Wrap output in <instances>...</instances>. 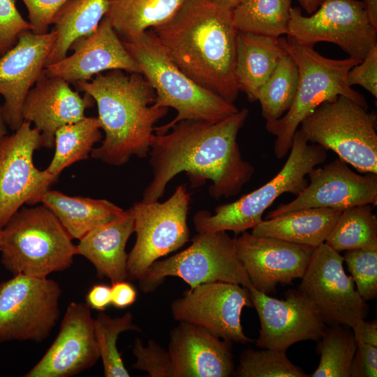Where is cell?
<instances>
[{"mask_svg":"<svg viewBox=\"0 0 377 377\" xmlns=\"http://www.w3.org/2000/svg\"><path fill=\"white\" fill-rule=\"evenodd\" d=\"M248 115L243 108L217 122L183 120L170 132L154 133L148 154L152 179L142 200L158 201L169 182L182 172L194 185L212 181L209 192L214 198L237 195L255 171L242 158L237 141Z\"/></svg>","mask_w":377,"mask_h":377,"instance_id":"cell-1","label":"cell"},{"mask_svg":"<svg viewBox=\"0 0 377 377\" xmlns=\"http://www.w3.org/2000/svg\"><path fill=\"white\" fill-rule=\"evenodd\" d=\"M363 2L371 24L377 29V0H364Z\"/></svg>","mask_w":377,"mask_h":377,"instance_id":"cell-46","label":"cell"},{"mask_svg":"<svg viewBox=\"0 0 377 377\" xmlns=\"http://www.w3.org/2000/svg\"><path fill=\"white\" fill-rule=\"evenodd\" d=\"M351 327L334 325L325 329L318 341L320 360L311 377H350V368L357 343Z\"/></svg>","mask_w":377,"mask_h":377,"instance_id":"cell-34","label":"cell"},{"mask_svg":"<svg viewBox=\"0 0 377 377\" xmlns=\"http://www.w3.org/2000/svg\"><path fill=\"white\" fill-rule=\"evenodd\" d=\"M346 80L349 86L358 84L377 98V45L348 71Z\"/></svg>","mask_w":377,"mask_h":377,"instance_id":"cell-41","label":"cell"},{"mask_svg":"<svg viewBox=\"0 0 377 377\" xmlns=\"http://www.w3.org/2000/svg\"><path fill=\"white\" fill-rule=\"evenodd\" d=\"M100 359L94 318L86 303L71 302L54 341L23 376L71 377L91 368Z\"/></svg>","mask_w":377,"mask_h":377,"instance_id":"cell-19","label":"cell"},{"mask_svg":"<svg viewBox=\"0 0 377 377\" xmlns=\"http://www.w3.org/2000/svg\"><path fill=\"white\" fill-rule=\"evenodd\" d=\"M59 284L47 277L15 274L0 283V342L43 341L60 316Z\"/></svg>","mask_w":377,"mask_h":377,"instance_id":"cell-11","label":"cell"},{"mask_svg":"<svg viewBox=\"0 0 377 377\" xmlns=\"http://www.w3.org/2000/svg\"><path fill=\"white\" fill-rule=\"evenodd\" d=\"M290 151L281 170L262 186L236 201L217 206L214 214L207 210L196 212L193 218L196 232L232 231L237 236L259 224L265 211L278 197L285 193L300 194L309 183L306 177L309 172L326 161L327 150L309 144L297 129Z\"/></svg>","mask_w":377,"mask_h":377,"instance_id":"cell-7","label":"cell"},{"mask_svg":"<svg viewBox=\"0 0 377 377\" xmlns=\"http://www.w3.org/2000/svg\"><path fill=\"white\" fill-rule=\"evenodd\" d=\"M168 352L174 377H230L235 369L232 343L187 322L171 330Z\"/></svg>","mask_w":377,"mask_h":377,"instance_id":"cell-22","label":"cell"},{"mask_svg":"<svg viewBox=\"0 0 377 377\" xmlns=\"http://www.w3.org/2000/svg\"><path fill=\"white\" fill-rule=\"evenodd\" d=\"M111 304L117 309H125L132 305L136 300L137 291L129 282L126 280L112 283Z\"/></svg>","mask_w":377,"mask_h":377,"instance_id":"cell-43","label":"cell"},{"mask_svg":"<svg viewBox=\"0 0 377 377\" xmlns=\"http://www.w3.org/2000/svg\"><path fill=\"white\" fill-rule=\"evenodd\" d=\"M298 75L296 63L286 53L259 91L258 101L266 121L281 118L290 109L296 94Z\"/></svg>","mask_w":377,"mask_h":377,"instance_id":"cell-33","label":"cell"},{"mask_svg":"<svg viewBox=\"0 0 377 377\" xmlns=\"http://www.w3.org/2000/svg\"><path fill=\"white\" fill-rule=\"evenodd\" d=\"M6 126L3 116L2 105L0 104V138L7 135Z\"/></svg>","mask_w":377,"mask_h":377,"instance_id":"cell-49","label":"cell"},{"mask_svg":"<svg viewBox=\"0 0 377 377\" xmlns=\"http://www.w3.org/2000/svg\"><path fill=\"white\" fill-rule=\"evenodd\" d=\"M343 260L361 297L366 302L377 297V250L345 251Z\"/></svg>","mask_w":377,"mask_h":377,"instance_id":"cell-37","label":"cell"},{"mask_svg":"<svg viewBox=\"0 0 377 377\" xmlns=\"http://www.w3.org/2000/svg\"><path fill=\"white\" fill-rule=\"evenodd\" d=\"M216 4L229 10H233L242 0H211Z\"/></svg>","mask_w":377,"mask_h":377,"instance_id":"cell-48","label":"cell"},{"mask_svg":"<svg viewBox=\"0 0 377 377\" xmlns=\"http://www.w3.org/2000/svg\"><path fill=\"white\" fill-rule=\"evenodd\" d=\"M377 116L344 96L318 106L300 124L308 142L335 152L360 173L377 174Z\"/></svg>","mask_w":377,"mask_h":377,"instance_id":"cell-8","label":"cell"},{"mask_svg":"<svg viewBox=\"0 0 377 377\" xmlns=\"http://www.w3.org/2000/svg\"><path fill=\"white\" fill-rule=\"evenodd\" d=\"M308 177L305 188L291 202L270 211L265 219L309 208L343 211L360 205H377V174L359 175L339 158L315 167Z\"/></svg>","mask_w":377,"mask_h":377,"instance_id":"cell-17","label":"cell"},{"mask_svg":"<svg viewBox=\"0 0 377 377\" xmlns=\"http://www.w3.org/2000/svg\"><path fill=\"white\" fill-rule=\"evenodd\" d=\"M279 42L298 68V82L292 105L281 118L266 121L267 131L274 135V153L281 159L289 152L294 135L302 120L325 101L344 96L368 109L364 96L347 82V74L362 61L352 58L332 59L292 37H279Z\"/></svg>","mask_w":377,"mask_h":377,"instance_id":"cell-4","label":"cell"},{"mask_svg":"<svg viewBox=\"0 0 377 377\" xmlns=\"http://www.w3.org/2000/svg\"><path fill=\"white\" fill-rule=\"evenodd\" d=\"M28 11L29 22L36 34L47 33L54 17L70 0H22Z\"/></svg>","mask_w":377,"mask_h":377,"instance_id":"cell-40","label":"cell"},{"mask_svg":"<svg viewBox=\"0 0 377 377\" xmlns=\"http://www.w3.org/2000/svg\"><path fill=\"white\" fill-rule=\"evenodd\" d=\"M94 329L100 358L105 377H129L121 355L117 347L119 335L126 331L142 332L133 322V316L128 311L122 316L111 317L99 311L94 318Z\"/></svg>","mask_w":377,"mask_h":377,"instance_id":"cell-35","label":"cell"},{"mask_svg":"<svg viewBox=\"0 0 377 377\" xmlns=\"http://www.w3.org/2000/svg\"><path fill=\"white\" fill-rule=\"evenodd\" d=\"M286 35L309 47L320 42L336 44L350 58L360 61L377 45V29L359 0H324L307 17L301 8L292 7Z\"/></svg>","mask_w":377,"mask_h":377,"instance_id":"cell-12","label":"cell"},{"mask_svg":"<svg viewBox=\"0 0 377 377\" xmlns=\"http://www.w3.org/2000/svg\"><path fill=\"white\" fill-rule=\"evenodd\" d=\"M98 117H85L59 128L54 135V154L46 168L59 178L64 169L89 158L96 143L102 139Z\"/></svg>","mask_w":377,"mask_h":377,"instance_id":"cell-30","label":"cell"},{"mask_svg":"<svg viewBox=\"0 0 377 377\" xmlns=\"http://www.w3.org/2000/svg\"><path fill=\"white\" fill-rule=\"evenodd\" d=\"M341 212L332 208L300 209L263 220L252 229L251 233L315 249L325 242Z\"/></svg>","mask_w":377,"mask_h":377,"instance_id":"cell-26","label":"cell"},{"mask_svg":"<svg viewBox=\"0 0 377 377\" xmlns=\"http://www.w3.org/2000/svg\"><path fill=\"white\" fill-rule=\"evenodd\" d=\"M40 203L54 213L73 239L78 240L92 229L117 219L124 212L105 199L69 196L50 189L41 197Z\"/></svg>","mask_w":377,"mask_h":377,"instance_id":"cell-27","label":"cell"},{"mask_svg":"<svg viewBox=\"0 0 377 377\" xmlns=\"http://www.w3.org/2000/svg\"><path fill=\"white\" fill-rule=\"evenodd\" d=\"M184 251L162 260L155 261L140 280V290L151 293L168 276H177L190 288L201 283L223 281L251 286L239 261L234 238L226 231L198 233Z\"/></svg>","mask_w":377,"mask_h":377,"instance_id":"cell-9","label":"cell"},{"mask_svg":"<svg viewBox=\"0 0 377 377\" xmlns=\"http://www.w3.org/2000/svg\"><path fill=\"white\" fill-rule=\"evenodd\" d=\"M186 0H108L105 13L122 42L169 20Z\"/></svg>","mask_w":377,"mask_h":377,"instance_id":"cell-28","label":"cell"},{"mask_svg":"<svg viewBox=\"0 0 377 377\" xmlns=\"http://www.w3.org/2000/svg\"><path fill=\"white\" fill-rule=\"evenodd\" d=\"M325 243L338 253L359 249L377 250V217L371 205L343 209Z\"/></svg>","mask_w":377,"mask_h":377,"instance_id":"cell-31","label":"cell"},{"mask_svg":"<svg viewBox=\"0 0 377 377\" xmlns=\"http://www.w3.org/2000/svg\"><path fill=\"white\" fill-rule=\"evenodd\" d=\"M70 50H73L71 55L46 66L43 74L74 84L112 70L141 73L138 64L105 16L94 31L77 39Z\"/></svg>","mask_w":377,"mask_h":377,"instance_id":"cell-21","label":"cell"},{"mask_svg":"<svg viewBox=\"0 0 377 377\" xmlns=\"http://www.w3.org/2000/svg\"><path fill=\"white\" fill-rule=\"evenodd\" d=\"M286 54L279 38L238 31L235 76L250 102L258 101L261 87Z\"/></svg>","mask_w":377,"mask_h":377,"instance_id":"cell-25","label":"cell"},{"mask_svg":"<svg viewBox=\"0 0 377 377\" xmlns=\"http://www.w3.org/2000/svg\"><path fill=\"white\" fill-rule=\"evenodd\" d=\"M135 362V369L144 371L149 377H174V369L170 355L153 339L144 346L140 338H136L132 348Z\"/></svg>","mask_w":377,"mask_h":377,"instance_id":"cell-38","label":"cell"},{"mask_svg":"<svg viewBox=\"0 0 377 377\" xmlns=\"http://www.w3.org/2000/svg\"><path fill=\"white\" fill-rule=\"evenodd\" d=\"M237 257L251 286L269 294L277 285H292L301 279L314 248L280 239L254 235L246 231L234 237Z\"/></svg>","mask_w":377,"mask_h":377,"instance_id":"cell-18","label":"cell"},{"mask_svg":"<svg viewBox=\"0 0 377 377\" xmlns=\"http://www.w3.org/2000/svg\"><path fill=\"white\" fill-rule=\"evenodd\" d=\"M309 15L313 13L324 0H296Z\"/></svg>","mask_w":377,"mask_h":377,"instance_id":"cell-47","label":"cell"},{"mask_svg":"<svg viewBox=\"0 0 377 377\" xmlns=\"http://www.w3.org/2000/svg\"><path fill=\"white\" fill-rule=\"evenodd\" d=\"M108 10V0H70L57 13L54 42L46 66L67 56L73 43L96 30Z\"/></svg>","mask_w":377,"mask_h":377,"instance_id":"cell-29","label":"cell"},{"mask_svg":"<svg viewBox=\"0 0 377 377\" xmlns=\"http://www.w3.org/2000/svg\"><path fill=\"white\" fill-rule=\"evenodd\" d=\"M72 240L45 205L22 207L1 229V262L14 275L45 278L72 265L77 255Z\"/></svg>","mask_w":377,"mask_h":377,"instance_id":"cell-6","label":"cell"},{"mask_svg":"<svg viewBox=\"0 0 377 377\" xmlns=\"http://www.w3.org/2000/svg\"><path fill=\"white\" fill-rule=\"evenodd\" d=\"M43 147L39 131L24 121L11 135L0 138V230L24 205L40 203L58 178L34 163V153Z\"/></svg>","mask_w":377,"mask_h":377,"instance_id":"cell-13","label":"cell"},{"mask_svg":"<svg viewBox=\"0 0 377 377\" xmlns=\"http://www.w3.org/2000/svg\"><path fill=\"white\" fill-rule=\"evenodd\" d=\"M86 304L91 309L104 311L111 304V288L106 284L93 286L86 295Z\"/></svg>","mask_w":377,"mask_h":377,"instance_id":"cell-44","label":"cell"},{"mask_svg":"<svg viewBox=\"0 0 377 377\" xmlns=\"http://www.w3.org/2000/svg\"><path fill=\"white\" fill-rule=\"evenodd\" d=\"M74 84L96 103L105 133L93 158L120 166L133 156H148L155 124L168 108L154 105L156 93L142 73L116 69Z\"/></svg>","mask_w":377,"mask_h":377,"instance_id":"cell-3","label":"cell"},{"mask_svg":"<svg viewBox=\"0 0 377 377\" xmlns=\"http://www.w3.org/2000/svg\"><path fill=\"white\" fill-rule=\"evenodd\" d=\"M244 307H253L249 290L239 284L214 281L199 284L173 300L172 316L179 322L201 326L231 343L252 342L241 322Z\"/></svg>","mask_w":377,"mask_h":377,"instance_id":"cell-15","label":"cell"},{"mask_svg":"<svg viewBox=\"0 0 377 377\" xmlns=\"http://www.w3.org/2000/svg\"><path fill=\"white\" fill-rule=\"evenodd\" d=\"M54 30L43 34L24 32L17 43L0 57V95L6 124L15 131L23 123L27 94L43 73L54 42Z\"/></svg>","mask_w":377,"mask_h":377,"instance_id":"cell-20","label":"cell"},{"mask_svg":"<svg viewBox=\"0 0 377 377\" xmlns=\"http://www.w3.org/2000/svg\"><path fill=\"white\" fill-rule=\"evenodd\" d=\"M291 0H242L233 10L239 31L274 38L287 34Z\"/></svg>","mask_w":377,"mask_h":377,"instance_id":"cell-32","label":"cell"},{"mask_svg":"<svg viewBox=\"0 0 377 377\" xmlns=\"http://www.w3.org/2000/svg\"><path fill=\"white\" fill-rule=\"evenodd\" d=\"M94 103L89 94L82 96L66 80L42 73L26 96L22 117L40 133L43 147L52 149L56 131L84 118L86 109Z\"/></svg>","mask_w":377,"mask_h":377,"instance_id":"cell-23","label":"cell"},{"mask_svg":"<svg viewBox=\"0 0 377 377\" xmlns=\"http://www.w3.org/2000/svg\"><path fill=\"white\" fill-rule=\"evenodd\" d=\"M351 329L357 343L377 346L376 320L371 322L365 321L364 319L360 320Z\"/></svg>","mask_w":377,"mask_h":377,"instance_id":"cell-45","label":"cell"},{"mask_svg":"<svg viewBox=\"0 0 377 377\" xmlns=\"http://www.w3.org/2000/svg\"><path fill=\"white\" fill-rule=\"evenodd\" d=\"M134 232V216L131 207L117 219L101 225L87 232L77 246V255L87 258L99 277L109 279L111 283L127 279L126 243Z\"/></svg>","mask_w":377,"mask_h":377,"instance_id":"cell-24","label":"cell"},{"mask_svg":"<svg viewBox=\"0 0 377 377\" xmlns=\"http://www.w3.org/2000/svg\"><path fill=\"white\" fill-rule=\"evenodd\" d=\"M343 263L340 253L321 244L315 248L297 290L314 304L326 325L352 328L365 319L369 306L346 274Z\"/></svg>","mask_w":377,"mask_h":377,"instance_id":"cell-14","label":"cell"},{"mask_svg":"<svg viewBox=\"0 0 377 377\" xmlns=\"http://www.w3.org/2000/svg\"><path fill=\"white\" fill-rule=\"evenodd\" d=\"M172 62L202 87L234 103L238 29L232 10L211 0H186L167 22L148 30Z\"/></svg>","mask_w":377,"mask_h":377,"instance_id":"cell-2","label":"cell"},{"mask_svg":"<svg viewBox=\"0 0 377 377\" xmlns=\"http://www.w3.org/2000/svg\"><path fill=\"white\" fill-rule=\"evenodd\" d=\"M251 300L259 317L256 341L260 348L284 351L293 344L318 341L327 325L314 304L298 290H288L286 299L274 298L250 286Z\"/></svg>","mask_w":377,"mask_h":377,"instance_id":"cell-16","label":"cell"},{"mask_svg":"<svg viewBox=\"0 0 377 377\" xmlns=\"http://www.w3.org/2000/svg\"><path fill=\"white\" fill-rule=\"evenodd\" d=\"M32 30L17 10L15 0H0V57L15 45L21 34Z\"/></svg>","mask_w":377,"mask_h":377,"instance_id":"cell-39","label":"cell"},{"mask_svg":"<svg viewBox=\"0 0 377 377\" xmlns=\"http://www.w3.org/2000/svg\"><path fill=\"white\" fill-rule=\"evenodd\" d=\"M190 201L185 185L181 184L163 202L140 200L134 203L131 208L136 239L128 253L127 279L139 281L155 261L188 241Z\"/></svg>","mask_w":377,"mask_h":377,"instance_id":"cell-10","label":"cell"},{"mask_svg":"<svg viewBox=\"0 0 377 377\" xmlns=\"http://www.w3.org/2000/svg\"><path fill=\"white\" fill-rule=\"evenodd\" d=\"M123 43L154 89V105L172 108L177 111L172 120L155 127V134L168 132L180 121L217 122L239 110L234 103L202 87L183 73L168 57L150 31L133 41Z\"/></svg>","mask_w":377,"mask_h":377,"instance_id":"cell-5","label":"cell"},{"mask_svg":"<svg viewBox=\"0 0 377 377\" xmlns=\"http://www.w3.org/2000/svg\"><path fill=\"white\" fill-rule=\"evenodd\" d=\"M1 229L0 230V244H1Z\"/></svg>","mask_w":377,"mask_h":377,"instance_id":"cell-50","label":"cell"},{"mask_svg":"<svg viewBox=\"0 0 377 377\" xmlns=\"http://www.w3.org/2000/svg\"><path fill=\"white\" fill-rule=\"evenodd\" d=\"M234 376L238 377H307L286 352L268 348H248L240 355Z\"/></svg>","mask_w":377,"mask_h":377,"instance_id":"cell-36","label":"cell"},{"mask_svg":"<svg viewBox=\"0 0 377 377\" xmlns=\"http://www.w3.org/2000/svg\"><path fill=\"white\" fill-rule=\"evenodd\" d=\"M377 346L357 343L350 368L351 377H376Z\"/></svg>","mask_w":377,"mask_h":377,"instance_id":"cell-42","label":"cell"}]
</instances>
